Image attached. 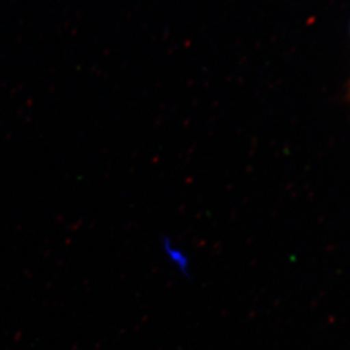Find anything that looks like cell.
Segmentation results:
<instances>
[{
	"label": "cell",
	"instance_id": "cell-1",
	"mask_svg": "<svg viewBox=\"0 0 350 350\" xmlns=\"http://www.w3.org/2000/svg\"><path fill=\"white\" fill-rule=\"evenodd\" d=\"M161 250L166 262L172 266L175 272L185 278L191 275V260L183 247L165 236L161 240Z\"/></svg>",
	"mask_w": 350,
	"mask_h": 350
}]
</instances>
